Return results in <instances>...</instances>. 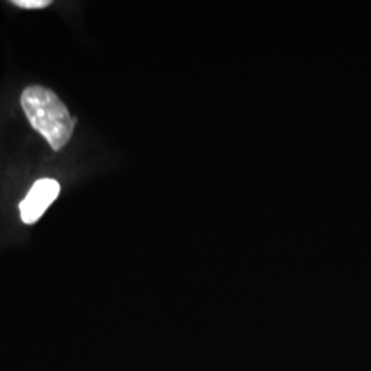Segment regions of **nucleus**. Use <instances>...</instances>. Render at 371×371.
<instances>
[{
    "label": "nucleus",
    "instance_id": "2",
    "mask_svg": "<svg viewBox=\"0 0 371 371\" xmlns=\"http://www.w3.org/2000/svg\"><path fill=\"white\" fill-rule=\"evenodd\" d=\"M59 190V183L54 179L38 180L29 190L28 196L19 204L22 221L25 224L36 223L56 200Z\"/></svg>",
    "mask_w": 371,
    "mask_h": 371
},
{
    "label": "nucleus",
    "instance_id": "3",
    "mask_svg": "<svg viewBox=\"0 0 371 371\" xmlns=\"http://www.w3.org/2000/svg\"><path fill=\"white\" fill-rule=\"evenodd\" d=\"M13 4L21 8L35 10V8H45L52 4L50 0H13Z\"/></svg>",
    "mask_w": 371,
    "mask_h": 371
},
{
    "label": "nucleus",
    "instance_id": "1",
    "mask_svg": "<svg viewBox=\"0 0 371 371\" xmlns=\"http://www.w3.org/2000/svg\"><path fill=\"white\" fill-rule=\"evenodd\" d=\"M21 105L31 125L49 142L54 150H61L72 138L77 120L58 95L42 86H31L21 95Z\"/></svg>",
    "mask_w": 371,
    "mask_h": 371
}]
</instances>
